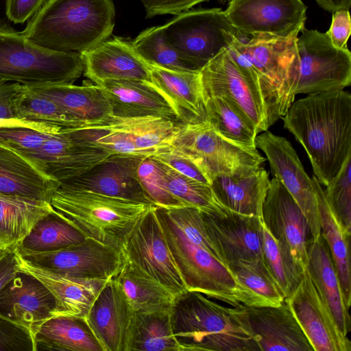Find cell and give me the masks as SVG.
I'll list each match as a JSON object with an SVG mask.
<instances>
[{"label": "cell", "instance_id": "cell-18", "mask_svg": "<svg viewBox=\"0 0 351 351\" xmlns=\"http://www.w3.org/2000/svg\"><path fill=\"white\" fill-rule=\"evenodd\" d=\"M36 167L60 182L77 176L112 156L73 136L68 128L53 133L38 149L23 154Z\"/></svg>", "mask_w": 351, "mask_h": 351}, {"label": "cell", "instance_id": "cell-11", "mask_svg": "<svg viewBox=\"0 0 351 351\" xmlns=\"http://www.w3.org/2000/svg\"><path fill=\"white\" fill-rule=\"evenodd\" d=\"M224 13L242 36L293 40L304 29L302 0H231Z\"/></svg>", "mask_w": 351, "mask_h": 351}, {"label": "cell", "instance_id": "cell-54", "mask_svg": "<svg viewBox=\"0 0 351 351\" xmlns=\"http://www.w3.org/2000/svg\"><path fill=\"white\" fill-rule=\"evenodd\" d=\"M16 248L0 258V291L19 273Z\"/></svg>", "mask_w": 351, "mask_h": 351}, {"label": "cell", "instance_id": "cell-21", "mask_svg": "<svg viewBox=\"0 0 351 351\" xmlns=\"http://www.w3.org/2000/svg\"><path fill=\"white\" fill-rule=\"evenodd\" d=\"M55 306L50 291L26 273L19 272L0 291V317L26 330L34 341L42 325L53 317Z\"/></svg>", "mask_w": 351, "mask_h": 351}, {"label": "cell", "instance_id": "cell-19", "mask_svg": "<svg viewBox=\"0 0 351 351\" xmlns=\"http://www.w3.org/2000/svg\"><path fill=\"white\" fill-rule=\"evenodd\" d=\"M237 308L259 351H314L285 300L278 306Z\"/></svg>", "mask_w": 351, "mask_h": 351}, {"label": "cell", "instance_id": "cell-48", "mask_svg": "<svg viewBox=\"0 0 351 351\" xmlns=\"http://www.w3.org/2000/svg\"><path fill=\"white\" fill-rule=\"evenodd\" d=\"M180 174L210 184L211 181L204 170L193 160L168 146L151 156Z\"/></svg>", "mask_w": 351, "mask_h": 351}, {"label": "cell", "instance_id": "cell-42", "mask_svg": "<svg viewBox=\"0 0 351 351\" xmlns=\"http://www.w3.org/2000/svg\"><path fill=\"white\" fill-rule=\"evenodd\" d=\"M156 160L169 192L185 204L206 212H223L227 209L218 202L210 184L183 176Z\"/></svg>", "mask_w": 351, "mask_h": 351}, {"label": "cell", "instance_id": "cell-27", "mask_svg": "<svg viewBox=\"0 0 351 351\" xmlns=\"http://www.w3.org/2000/svg\"><path fill=\"white\" fill-rule=\"evenodd\" d=\"M270 184L261 166L238 173L221 174L210 186L218 202L232 211L261 217L263 204Z\"/></svg>", "mask_w": 351, "mask_h": 351}, {"label": "cell", "instance_id": "cell-39", "mask_svg": "<svg viewBox=\"0 0 351 351\" xmlns=\"http://www.w3.org/2000/svg\"><path fill=\"white\" fill-rule=\"evenodd\" d=\"M14 118L27 122L75 128L85 125L49 98L22 84L14 106Z\"/></svg>", "mask_w": 351, "mask_h": 351}, {"label": "cell", "instance_id": "cell-47", "mask_svg": "<svg viewBox=\"0 0 351 351\" xmlns=\"http://www.w3.org/2000/svg\"><path fill=\"white\" fill-rule=\"evenodd\" d=\"M51 134L21 125H1L0 142L23 155L40 147Z\"/></svg>", "mask_w": 351, "mask_h": 351}, {"label": "cell", "instance_id": "cell-6", "mask_svg": "<svg viewBox=\"0 0 351 351\" xmlns=\"http://www.w3.org/2000/svg\"><path fill=\"white\" fill-rule=\"evenodd\" d=\"M295 40L288 65L293 97L343 90L351 82V53L335 47L326 33L304 29Z\"/></svg>", "mask_w": 351, "mask_h": 351}, {"label": "cell", "instance_id": "cell-36", "mask_svg": "<svg viewBox=\"0 0 351 351\" xmlns=\"http://www.w3.org/2000/svg\"><path fill=\"white\" fill-rule=\"evenodd\" d=\"M206 121L226 139L249 148H256L259 134L254 123L227 97L218 95L204 99Z\"/></svg>", "mask_w": 351, "mask_h": 351}, {"label": "cell", "instance_id": "cell-34", "mask_svg": "<svg viewBox=\"0 0 351 351\" xmlns=\"http://www.w3.org/2000/svg\"><path fill=\"white\" fill-rule=\"evenodd\" d=\"M113 278L134 313L169 309L175 298L164 286L127 261Z\"/></svg>", "mask_w": 351, "mask_h": 351}, {"label": "cell", "instance_id": "cell-8", "mask_svg": "<svg viewBox=\"0 0 351 351\" xmlns=\"http://www.w3.org/2000/svg\"><path fill=\"white\" fill-rule=\"evenodd\" d=\"M295 39L237 40L228 49L235 62L246 66L258 84L269 126L285 114L295 100L289 82L288 65Z\"/></svg>", "mask_w": 351, "mask_h": 351}, {"label": "cell", "instance_id": "cell-58", "mask_svg": "<svg viewBox=\"0 0 351 351\" xmlns=\"http://www.w3.org/2000/svg\"><path fill=\"white\" fill-rule=\"evenodd\" d=\"M0 235H2V234H0ZM4 236V235H3Z\"/></svg>", "mask_w": 351, "mask_h": 351}, {"label": "cell", "instance_id": "cell-53", "mask_svg": "<svg viewBox=\"0 0 351 351\" xmlns=\"http://www.w3.org/2000/svg\"><path fill=\"white\" fill-rule=\"evenodd\" d=\"M21 86L19 82L9 81L0 76V119L16 120L14 106Z\"/></svg>", "mask_w": 351, "mask_h": 351}, {"label": "cell", "instance_id": "cell-25", "mask_svg": "<svg viewBox=\"0 0 351 351\" xmlns=\"http://www.w3.org/2000/svg\"><path fill=\"white\" fill-rule=\"evenodd\" d=\"M133 313L111 278L100 290L85 319L104 351H125Z\"/></svg>", "mask_w": 351, "mask_h": 351}, {"label": "cell", "instance_id": "cell-17", "mask_svg": "<svg viewBox=\"0 0 351 351\" xmlns=\"http://www.w3.org/2000/svg\"><path fill=\"white\" fill-rule=\"evenodd\" d=\"M285 300L314 351L351 350L350 341L340 330L306 269Z\"/></svg>", "mask_w": 351, "mask_h": 351}, {"label": "cell", "instance_id": "cell-52", "mask_svg": "<svg viewBox=\"0 0 351 351\" xmlns=\"http://www.w3.org/2000/svg\"><path fill=\"white\" fill-rule=\"evenodd\" d=\"M46 0H6L7 17L14 23H23L32 17Z\"/></svg>", "mask_w": 351, "mask_h": 351}, {"label": "cell", "instance_id": "cell-7", "mask_svg": "<svg viewBox=\"0 0 351 351\" xmlns=\"http://www.w3.org/2000/svg\"><path fill=\"white\" fill-rule=\"evenodd\" d=\"M84 71L79 52L38 47L21 32L0 26V76L24 85L73 84Z\"/></svg>", "mask_w": 351, "mask_h": 351}, {"label": "cell", "instance_id": "cell-31", "mask_svg": "<svg viewBox=\"0 0 351 351\" xmlns=\"http://www.w3.org/2000/svg\"><path fill=\"white\" fill-rule=\"evenodd\" d=\"M27 86L56 102L85 125L102 121L112 115L111 104L99 85L41 84Z\"/></svg>", "mask_w": 351, "mask_h": 351}, {"label": "cell", "instance_id": "cell-20", "mask_svg": "<svg viewBox=\"0 0 351 351\" xmlns=\"http://www.w3.org/2000/svg\"><path fill=\"white\" fill-rule=\"evenodd\" d=\"M261 218L271 234L289 248L296 263L306 270L308 226L298 204L276 177L270 180Z\"/></svg>", "mask_w": 351, "mask_h": 351}, {"label": "cell", "instance_id": "cell-44", "mask_svg": "<svg viewBox=\"0 0 351 351\" xmlns=\"http://www.w3.org/2000/svg\"><path fill=\"white\" fill-rule=\"evenodd\" d=\"M137 176L144 191L156 206L165 208L187 206L169 192L162 171L153 157L142 159L137 168Z\"/></svg>", "mask_w": 351, "mask_h": 351}, {"label": "cell", "instance_id": "cell-38", "mask_svg": "<svg viewBox=\"0 0 351 351\" xmlns=\"http://www.w3.org/2000/svg\"><path fill=\"white\" fill-rule=\"evenodd\" d=\"M230 270L245 291L248 306H278L285 300L281 289L264 260L241 259Z\"/></svg>", "mask_w": 351, "mask_h": 351}, {"label": "cell", "instance_id": "cell-43", "mask_svg": "<svg viewBox=\"0 0 351 351\" xmlns=\"http://www.w3.org/2000/svg\"><path fill=\"white\" fill-rule=\"evenodd\" d=\"M147 64L174 71H195L165 40L162 26L149 27L132 42Z\"/></svg>", "mask_w": 351, "mask_h": 351}, {"label": "cell", "instance_id": "cell-4", "mask_svg": "<svg viewBox=\"0 0 351 351\" xmlns=\"http://www.w3.org/2000/svg\"><path fill=\"white\" fill-rule=\"evenodd\" d=\"M50 204L60 217L86 238L120 250L138 221L156 207L62 184L53 194Z\"/></svg>", "mask_w": 351, "mask_h": 351}, {"label": "cell", "instance_id": "cell-30", "mask_svg": "<svg viewBox=\"0 0 351 351\" xmlns=\"http://www.w3.org/2000/svg\"><path fill=\"white\" fill-rule=\"evenodd\" d=\"M60 182L45 174L28 159L0 142V193L50 202Z\"/></svg>", "mask_w": 351, "mask_h": 351}, {"label": "cell", "instance_id": "cell-40", "mask_svg": "<svg viewBox=\"0 0 351 351\" xmlns=\"http://www.w3.org/2000/svg\"><path fill=\"white\" fill-rule=\"evenodd\" d=\"M86 237L54 211L40 219L17 245L38 252L57 250L83 242Z\"/></svg>", "mask_w": 351, "mask_h": 351}, {"label": "cell", "instance_id": "cell-5", "mask_svg": "<svg viewBox=\"0 0 351 351\" xmlns=\"http://www.w3.org/2000/svg\"><path fill=\"white\" fill-rule=\"evenodd\" d=\"M155 211L187 290L231 306H248V296L232 271L214 254L190 241L165 208L156 206Z\"/></svg>", "mask_w": 351, "mask_h": 351}, {"label": "cell", "instance_id": "cell-49", "mask_svg": "<svg viewBox=\"0 0 351 351\" xmlns=\"http://www.w3.org/2000/svg\"><path fill=\"white\" fill-rule=\"evenodd\" d=\"M0 350L36 351V346L26 330L0 317Z\"/></svg>", "mask_w": 351, "mask_h": 351}, {"label": "cell", "instance_id": "cell-3", "mask_svg": "<svg viewBox=\"0 0 351 351\" xmlns=\"http://www.w3.org/2000/svg\"><path fill=\"white\" fill-rule=\"evenodd\" d=\"M170 319L182 351H259L237 306H225L200 292L176 295Z\"/></svg>", "mask_w": 351, "mask_h": 351}, {"label": "cell", "instance_id": "cell-26", "mask_svg": "<svg viewBox=\"0 0 351 351\" xmlns=\"http://www.w3.org/2000/svg\"><path fill=\"white\" fill-rule=\"evenodd\" d=\"M149 66L150 84L168 101L181 123L206 121L200 71H174L152 64Z\"/></svg>", "mask_w": 351, "mask_h": 351}, {"label": "cell", "instance_id": "cell-33", "mask_svg": "<svg viewBox=\"0 0 351 351\" xmlns=\"http://www.w3.org/2000/svg\"><path fill=\"white\" fill-rule=\"evenodd\" d=\"M37 350L104 351L84 317L59 316L45 322L34 339Z\"/></svg>", "mask_w": 351, "mask_h": 351}, {"label": "cell", "instance_id": "cell-28", "mask_svg": "<svg viewBox=\"0 0 351 351\" xmlns=\"http://www.w3.org/2000/svg\"><path fill=\"white\" fill-rule=\"evenodd\" d=\"M99 85L111 104L113 116L159 117L180 121L165 98L147 82L108 80Z\"/></svg>", "mask_w": 351, "mask_h": 351}, {"label": "cell", "instance_id": "cell-45", "mask_svg": "<svg viewBox=\"0 0 351 351\" xmlns=\"http://www.w3.org/2000/svg\"><path fill=\"white\" fill-rule=\"evenodd\" d=\"M324 193L338 221L351 232V156L335 178L326 186Z\"/></svg>", "mask_w": 351, "mask_h": 351}, {"label": "cell", "instance_id": "cell-9", "mask_svg": "<svg viewBox=\"0 0 351 351\" xmlns=\"http://www.w3.org/2000/svg\"><path fill=\"white\" fill-rule=\"evenodd\" d=\"M163 28L167 44L195 71L242 36L221 8L187 10Z\"/></svg>", "mask_w": 351, "mask_h": 351}, {"label": "cell", "instance_id": "cell-13", "mask_svg": "<svg viewBox=\"0 0 351 351\" xmlns=\"http://www.w3.org/2000/svg\"><path fill=\"white\" fill-rule=\"evenodd\" d=\"M27 261L63 276L106 280L114 278L123 267L122 252L86 237L78 244L45 252H33L16 246Z\"/></svg>", "mask_w": 351, "mask_h": 351}, {"label": "cell", "instance_id": "cell-14", "mask_svg": "<svg viewBox=\"0 0 351 351\" xmlns=\"http://www.w3.org/2000/svg\"><path fill=\"white\" fill-rule=\"evenodd\" d=\"M256 147L265 153L274 177L281 182L302 210L311 237H317L321 226L315 189L291 143L267 130L257 135Z\"/></svg>", "mask_w": 351, "mask_h": 351}, {"label": "cell", "instance_id": "cell-15", "mask_svg": "<svg viewBox=\"0 0 351 351\" xmlns=\"http://www.w3.org/2000/svg\"><path fill=\"white\" fill-rule=\"evenodd\" d=\"M204 97H227L254 123L259 133L269 126L263 97L234 61L228 49L211 60L200 71Z\"/></svg>", "mask_w": 351, "mask_h": 351}, {"label": "cell", "instance_id": "cell-35", "mask_svg": "<svg viewBox=\"0 0 351 351\" xmlns=\"http://www.w3.org/2000/svg\"><path fill=\"white\" fill-rule=\"evenodd\" d=\"M182 351L173 333L170 308L133 313L125 351Z\"/></svg>", "mask_w": 351, "mask_h": 351}, {"label": "cell", "instance_id": "cell-2", "mask_svg": "<svg viewBox=\"0 0 351 351\" xmlns=\"http://www.w3.org/2000/svg\"><path fill=\"white\" fill-rule=\"evenodd\" d=\"M114 21L112 0H48L21 33L47 50L80 53L108 39Z\"/></svg>", "mask_w": 351, "mask_h": 351}, {"label": "cell", "instance_id": "cell-22", "mask_svg": "<svg viewBox=\"0 0 351 351\" xmlns=\"http://www.w3.org/2000/svg\"><path fill=\"white\" fill-rule=\"evenodd\" d=\"M143 158L112 155L86 172L61 182L60 184L154 205L137 176L138 166Z\"/></svg>", "mask_w": 351, "mask_h": 351}, {"label": "cell", "instance_id": "cell-1", "mask_svg": "<svg viewBox=\"0 0 351 351\" xmlns=\"http://www.w3.org/2000/svg\"><path fill=\"white\" fill-rule=\"evenodd\" d=\"M304 148L314 176L325 186L351 156V95L337 90L308 94L281 118Z\"/></svg>", "mask_w": 351, "mask_h": 351}, {"label": "cell", "instance_id": "cell-37", "mask_svg": "<svg viewBox=\"0 0 351 351\" xmlns=\"http://www.w3.org/2000/svg\"><path fill=\"white\" fill-rule=\"evenodd\" d=\"M53 210L49 202L0 193V234L19 245Z\"/></svg>", "mask_w": 351, "mask_h": 351}, {"label": "cell", "instance_id": "cell-41", "mask_svg": "<svg viewBox=\"0 0 351 351\" xmlns=\"http://www.w3.org/2000/svg\"><path fill=\"white\" fill-rule=\"evenodd\" d=\"M262 227L265 262L287 298L305 270L296 263L289 248L271 234L263 221Z\"/></svg>", "mask_w": 351, "mask_h": 351}, {"label": "cell", "instance_id": "cell-16", "mask_svg": "<svg viewBox=\"0 0 351 351\" xmlns=\"http://www.w3.org/2000/svg\"><path fill=\"white\" fill-rule=\"evenodd\" d=\"M201 215L209 240L229 269L241 259L265 261L261 217L228 209L223 212L201 210Z\"/></svg>", "mask_w": 351, "mask_h": 351}, {"label": "cell", "instance_id": "cell-46", "mask_svg": "<svg viewBox=\"0 0 351 351\" xmlns=\"http://www.w3.org/2000/svg\"><path fill=\"white\" fill-rule=\"evenodd\" d=\"M165 209L180 231L190 241L208 250L220 260L217 250L205 231L201 210L189 206Z\"/></svg>", "mask_w": 351, "mask_h": 351}, {"label": "cell", "instance_id": "cell-10", "mask_svg": "<svg viewBox=\"0 0 351 351\" xmlns=\"http://www.w3.org/2000/svg\"><path fill=\"white\" fill-rule=\"evenodd\" d=\"M169 146L193 160L210 181L218 175L260 167L266 160L256 148L243 147L222 137L207 121L181 123Z\"/></svg>", "mask_w": 351, "mask_h": 351}, {"label": "cell", "instance_id": "cell-55", "mask_svg": "<svg viewBox=\"0 0 351 351\" xmlns=\"http://www.w3.org/2000/svg\"><path fill=\"white\" fill-rule=\"evenodd\" d=\"M323 9L328 12H335L339 10H349L351 0H315Z\"/></svg>", "mask_w": 351, "mask_h": 351}, {"label": "cell", "instance_id": "cell-51", "mask_svg": "<svg viewBox=\"0 0 351 351\" xmlns=\"http://www.w3.org/2000/svg\"><path fill=\"white\" fill-rule=\"evenodd\" d=\"M351 31L349 10H339L333 12L332 23L326 34L332 44L339 49L347 47V41Z\"/></svg>", "mask_w": 351, "mask_h": 351}, {"label": "cell", "instance_id": "cell-56", "mask_svg": "<svg viewBox=\"0 0 351 351\" xmlns=\"http://www.w3.org/2000/svg\"><path fill=\"white\" fill-rule=\"evenodd\" d=\"M17 245V243L14 239L0 235V258L14 250Z\"/></svg>", "mask_w": 351, "mask_h": 351}, {"label": "cell", "instance_id": "cell-57", "mask_svg": "<svg viewBox=\"0 0 351 351\" xmlns=\"http://www.w3.org/2000/svg\"><path fill=\"white\" fill-rule=\"evenodd\" d=\"M231 0H219V2L221 4L229 3Z\"/></svg>", "mask_w": 351, "mask_h": 351}, {"label": "cell", "instance_id": "cell-24", "mask_svg": "<svg viewBox=\"0 0 351 351\" xmlns=\"http://www.w3.org/2000/svg\"><path fill=\"white\" fill-rule=\"evenodd\" d=\"M19 272L38 280L52 294L56 306L53 317H86L106 280L63 276L38 266L22 257L16 248Z\"/></svg>", "mask_w": 351, "mask_h": 351}, {"label": "cell", "instance_id": "cell-12", "mask_svg": "<svg viewBox=\"0 0 351 351\" xmlns=\"http://www.w3.org/2000/svg\"><path fill=\"white\" fill-rule=\"evenodd\" d=\"M156 207L138 221L121 252L132 266L167 289L175 297L186 291L159 223Z\"/></svg>", "mask_w": 351, "mask_h": 351}, {"label": "cell", "instance_id": "cell-32", "mask_svg": "<svg viewBox=\"0 0 351 351\" xmlns=\"http://www.w3.org/2000/svg\"><path fill=\"white\" fill-rule=\"evenodd\" d=\"M319 213L321 232L325 239L335 266L342 293L347 306L351 304V267L350 241L351 232L338 221L324 193L321 184L315 176L312 178Z\"/></svg>", "mask_w": 351, "mask_h": 351}, {"label": "cell", "instance_id": "cell-29", "mask_svg": "<svg viewBox=\"0 0 351 351\" xmlns=\"http://www.w3.org/2000/svg\"><path fill=\"white\" fill-rule=\"evenodd\" d=\"M307 255L306 270L340 330L348 336L351 328L349 308L345 302L337 272L322 232L317 237L308 239Z\"/></svg>", "mask_w": 351, "mask_h": 351}, {"label": "cell", "instance_id": "cell-23", "mask_svg": "<svg viewBox=\"0 0 351 351\" xmlns=\"http://www.w3.org/2000/svg\"><path fill=\"white\" fill-rule=\"evenodd\" d=\"M84 74L95 84L108 80H141L151 83L149 64L134 50L132 43L114 36L80 52Z\"/></svg>", "mask_w": 351, "mask_h": 351}, {"label": "cell", "instance_id": "cell-50", "mask_svg": "<svg viewBox=\"0 0 351 351\" xmlns=\"http://www.w3.org/2000/svg\"><path fill=\"white\" fill-rule=\"evenodd\" d=\"M145 10V17L156 15H178L189 10L194 5L208 0H139Z\"/></svg>", "mask_w": 351, "mask_h": 351}]
</instances>
